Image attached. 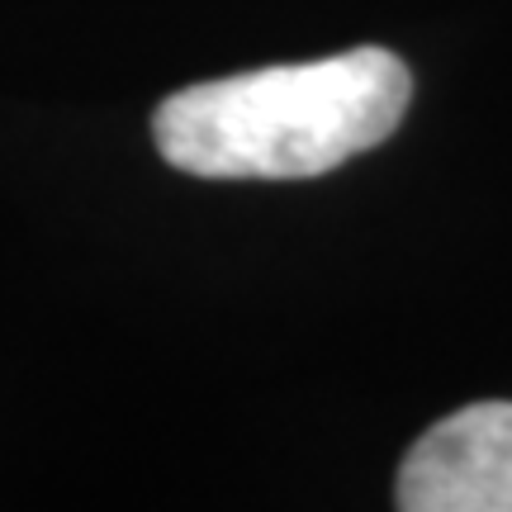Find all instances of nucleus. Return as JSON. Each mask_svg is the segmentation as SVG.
<instances>
[{"label":"nucleus","mask_w":512,"mask_h":512,"mask_svg":"<svg viewBox=\"0 0 512 512\" xmlns=\"http://www.w3.org/2000/svg\"><path fill=\"white\" fill-rule=\"evenodd\" d=\"M413 76L389 48L219 76L166 95L152 138L200 181H309L403 124Z\"/></svg>","instance_id":"obj_1"},{"label":"nucleus","mask_w":512,"mask_h":512,"mask_svg":"<svg viewBox=\"0 0 512 512\" xmlns=\"http://www.w3.org/2000/svg\"><path fill=\"white\" fill-rule=\"evenodd\" d=\"M403 512H512V403H470L427 427L394 479Z\"/></svg>","instance_id":"obj_2"}]
</instances>
